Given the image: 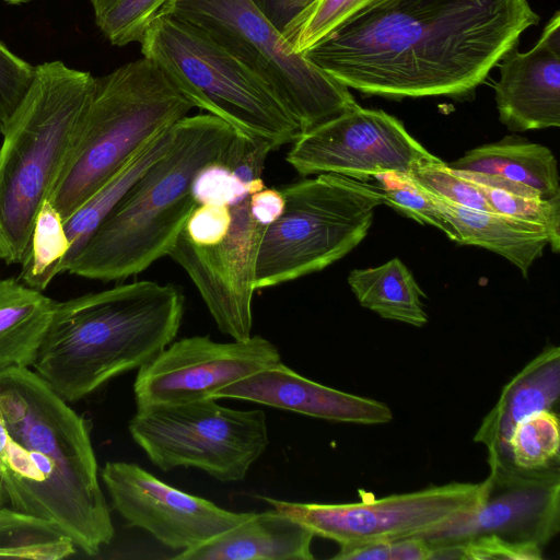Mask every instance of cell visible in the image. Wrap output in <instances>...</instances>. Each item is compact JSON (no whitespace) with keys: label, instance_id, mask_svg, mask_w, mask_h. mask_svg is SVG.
<instances>
[{"label":"cell","instance_id":"6da1fadb","mask_svg":"<svg viewBox=\"0 0 560 560\" xmlns=\"http://www.w3.org/2000/svg\"><path fill=\"white\" fill-rule=\"evenodd\" d=\"M538 21L527 0H373L302 55L362 93L465 97Z\"/></svg>","mask_w":560,"mask_h":560},{"label":"cell","instance_id":"7a4b0ae2","mask_svg":"<svg viewBox=\"0 0 560 560\" xmlns=\"http://www.w3.org/2000/svg\"><path fill=\"white\" fill-rule=\"evenodd\" d=\"M9 432L0 505L46 518L95 556L115 534L89 421L28 368L0 373Z\"/></svg>","mask_w":560,"mask_h":560},{"label":"cell","instance_id":"3957f363","mask_svg":"<svg viewBox=\"0 0 560 560\" xmlns=\"http://www.w3.org/2000/svg\"><path fill=\"white\" fill-rule=\"evenodd\" d=\"M184 295L137 281L56 302L35 372L68 404L141 368L177 336Z\"/></svg>","mask_w":560,"mask_h":560},{"label":"cell","instance_id":"277c9868","mask_svg":"<svg viewBox=\"0 0 560 560\" xmlns=\"http://www.w3.org/2000/svg\"><path fill=\"white\" fill-rule=\"evenodd\" d=\"M235 132L210 114L178 120L167 151L131 185L65 272L117 281L167 256L197 206L194 176L203 165L221 161Z\"/></svg>","mask_w":560,"mask_h":560},{"label":"cell","instance_id":"5b68a950","mask_svg":"<svg viewBox=\"0 0 560 560\" xmlns=\"http://www.w3.org/2000/svg\"><path fill=\"white\" fill-rule=\"evenodd\" d=\"M94 77L48 61L11 118L0 148V259L22 264L38 211L74 142Z\"/></svg>","mask_w":560,"mask_h":560},{"label":"cell","instance_id":"8992f818","mask_svg":"<svg viewBox=\"0 0 560 560\" xmlns=\"http://www.w3.org/2000/svg\"><path fill=\"white\" fill-rule=\"evenodd\" d=\"M194 107L144 57L94 78L74 142L48 197L62 221Z\"/></svg>","mask_w":560,"mask_h":560},{"label":"cell","instance_id":"52a82bcc","mask_svg":"<svg viewBox=\"0 0 560 560\" xmlns=\"http://www.w3.org/2000/svg\"><path fill=\"white\" fill-rule=\"evenodd\" d=\"M153 61L192 103L237 132L275 149L302 133L299 119L272 88L198 28L160 13L140 42Z\"/></svg>","mask_w":560,"mask_h":560},{"label":"cell","instance_id":"ba28073f","mask_svg":"<svg viewBox=\"0 0 560 560\" xmlns=\"http://www.w3.org/2000/svg\"><path fill=\"white\" fill-rule=\"evenodd\" d=\"M281 215L262 235L255 289L320 271L366 236L374 210L386 205L380 186L336 174H318L283 186Z\"/></svg>","mask_w":560,"mask_h":560},{"label":"cell","instance_id":"9c48e42d","mask_svg":"<svg viewBox=\"0 0 560 560\" xmlns=\"http://www.w3.org/2000/svg\"><path fill=\"white\" fill-rule=\"evenodd\" d=\"M161 13L198 28L255 71L303 132L359 105L348 86L294 52L253 0H170Z\"/></svg>","mask_w":560,"mask_h":560},{"label":"cell","instance_id":"30bf717a","mask_svg":"<svg viewBox=\"0 0 560 560\" xmlns=\"http://www.w3.org/2000/svg\"><path fill=\"white\" fill-rule=\"evenodd\" d=\"M215 400L137 407L130 435L164 471L194 467L222 482L242 481L269 444L267 418Z\"/></svg>","mask_w":560,"mask_h":560},{"label":"cell","instance_id":"8fae6325","mask_svg":"<svg viewBox=\"0 0 560 560\" xmlns=\"http://www.w3.org/2000/svg\"><path fill=\"white\" fill-rule=\"evenodd\" d=\"M478 503L418 535L430 549L482 536L544 549L560 529V468L522 469L490 463Z\"/></svg>","mask_w":560,"mask_h":560},{"label":"cell","instance_id":"7c38bea8","mask_svg":"<svg viewBox=\"0 0 560 560\" xmlns=\"http://www.w3.org/2000/svg\"><path fill=\"white\" fill-rule=\"evenodd\" d=\"M285 156L302 176L336 174L359 180L384 174L410 175L441 159L381 109L360 105L303 132Z\"/></svg>","mask_w":560,"mask_h":560},{"label":"cell","instance_id":"4fadbf2b","mask_svg":"<svg viewBox=\"0 0 560 560\" xmlns=\"http://www.w3.org/2000/svg\"><path fill=\"white\" fill-rule=\"evenodd\" d=\"M480 492L481 482H450L358 503L262 500L307 526L315 536L348 546L418 535L471 510Z\"/></svg>","mask_w":560,"mask_h":560},{"label":"cell","instance_id":"5bb4252c","mask_svg":"<svg viewBox=\"0 0 560 560\" xmlns=\"http://www.w3.org/2000/svg\"><path fill=\"white\" fill-rule=\"evenodd\" d=\"M280 359L278 348L258 335L232 342H217L209 336L183 338L138 369L136 404L145 407L213 398L219 389Z\"/></svg>","mask_w":560,"mask_h":560},{"label":"cell","instance_id":"9a60e30c","mask_svg":"<svg viewBox=\"0 0 560 560\" xmlns=\"http://www.w3.org/2000/svg\"><path fill=\"white\" fill-rule=\"evenodd\" d=\"M230 209L231 226L220 243L195 245L182 230L167 256L187 272L220 331L246 340L252 336L256 262L267 226L252 215L249 196Z\"/></svg>","mask_w":560,"mask_h":560},{"label":"cell","instance_id":"2e32d148","mask_svg":"<svg viewBox=\"0 0 560 560\" xmlns=\"http://www.w3.org/2000/svg\"><path fill=\"white\" fill-rule=\"evenodd\" d=\"M101 477L114 510L128 526L148 532L173 550L196 548L252 514L184 492L133 463L107 462Z\"/></svg>","mask_w":560,"mask_h":560},{"label":"cell","instance_id":"e0dca14e","mask_svg":"<svg viewBox=\"0 0 560 560\" xmlns=\"http://www.w3.org/2000/svg\"><path fill=\"white\" fill-rule=\"evenodd\" d=\"M495 102L499 118L510 130L560 126V13L546 24L536 46L520 52L517 45L501 59Z\"/></svg>","mask_w":560,"mask_h":560},{"label":"cell","instance_id":"ac0fdd59","mask_svg":"<svg viewBox=\"0 0 560 560\" xmlns=\"http://www.w3.org/2000/svg\"><path fill=\"white\" fill-rule=\"evenodd\" d=\"M213 398L248 400L336 422L381 424L393 419L386 404L316 383L281 361L219 389Z\"/></svg>","mask_w":560,"mask_h":560},{"label":"cell","instance_id":"d6986e66","mask_svg":"<svg viewBox=\"0 0 560 560\" xmlns=\"http://www.w3.org/2000/svg\"><path fill=\"white\" fill-rule=\"evenodd\" d=\"M559 396L560 348L550 346L505 384L475 433L474 441L487 448L488 464H513L508 443L515 425L534 413L552 410Z\"/></svg>","mask_w":560,"mask_h":560},{"label":"cell","instance_id":"ffe728a7","mask_svg":"<svg viewBox=\"0 0 560 560\" xmlns=\"http://www.w3.org/2000/svg\"><path fill=\"white\" fill-rule=\"evenodd\" d=\"M314 533L275 508L255 513L207 542L183 550L178 560H312Z\"/></svg>","mask_w":560,"mask_h":560},{"label":"cell","instance_id":"44dd1931","mask_svg":"<svg viewBox=\"0 0 560 560\" xmlns=\"http://www.w3.org/2000/svg\"><path fill=\"white\" fill-rule=\"evenodd\" d=\"M415 186L456 228L460 236L459 244L481 246L503 256L524 277H527L533 262L542 255L548 245L546 232L537 225L495 212L460 207Z\"/></svg>","mask_w":560,"mask_h":560},{"label":"cell","instance_id":"7402d4cb","mask_svg":"<svg viewBox=\"0 0 560 560\" xmlns=\"http://www.w3.org/2000/svg\"><path fill=\"white\" fill-rule=\"evenodd\" d=\"M56 301L14 278H0V373L33 366Z\"/></svg>","mask_w":560,"mask_h":560},{"label":"cell","instance_id":"603a6c76","mask_svg":"<svg viewBox=\"0 0 560 560\" xmlns=\"http://www.w3.org/2000/svg\"><path fill=\"white\" fill-rule=\"evenodd\" d=\"M451 170L497 175L537 190L542 199L560 196L559 173L553 153L529 142H499L475 148L453 162Z\"/></svg>","mask_w":560,"mask_h":560},{"label":"cell","instance_id":"cb8c5ba5","mask_svg":"<svg viewBox=\"0 0 560 560\" xmlns=\"http://www.w3.org/2000/svg\"><path fill=\"white\" fill-rule=\"evenodd\" d=\"M348 283L360 305L381 317L416 327L427 324L421 298L425 296L399 258L372 268L353 269Z\"/></svg>","mask_w":560,"mask_h":560},{"label":"cell","instance_id":"d4e9b609","mask_svg":"<svg viewBox=\"0 0 560 560\" xmlns=\"http://www.w3.org/2000/svg\"><path fill=\"white\" fill-rule=\"evenodd\" d=\"M174 127L175 124L154 137L109 182L63 222L70 248L58 266V275L65 272L66 267L77 257L103 219L131 185L167 151L174 138Z\"/></svg>","mask_w":560,"mask_h":560},{"label":"cell","instance_id":"484cf974","mask_svg":"<svg viewBox=\"0 0 560 560\" xmlns=\"http://www.w3.org/2000/svg\"><path fill=\"white\" fill-rule=\"evenodd\" d=\"M75 549L52 522L0 505V557L58 560L73 555Z\"/></svg>","mask_w":560,"mask_h":560},{"label":"cell","instance_id":"4316f807","mask_svg":"<svg viewBox=\"0 0 560 560\" xmlns=\"http://www.w3.org/2000/svg\"><path fill=\"white\" fill-rule=\"evenodd\" d=\"M69 248L63 221L47 199L38 211L19 280L43 292L58 275V266Z\"/></svg>","mask_w":560,"mask_h":560},{"label":"cell","instance_id":"83f0119b","mask_svg":"<svg viewBox=\"0 0 560 560\" xmlns=\"http://www.w3.org/2000/svg\"><path fill=\"white\" fill-rule=\"evenodd\" d=\"M512 463L522 469L559 465V419L553 410L534 413L518 422L509 439Z\"/></svg>","mask_w":560,"mask_h":560},{"label":"cell","instance_id":"f1b7e54d","mask_svg":"<svg viewBox=\"0 0 560 560\" xmlns=\"http://www.w3.org/2000/svg\"><path fill=\"white\" fill-rule=\"evenodd\" d=\"M95 23L116 46L141 42L170 0H90Z\"/></svg>","mask_w":560,"mask_h":560},{"label":"cell","instance_id":"f546056e","mask_svg":"<svg viewBox=\"0 0 560 560\" xmlns=\"http://www.w3.org/2000/svg\"><path fill=\"white\" fill-rule=\"evenodd\" d=\"M373 0H313L281 32L288 46L303 54Z\"/></svg>","mask_w":560,"mask_h":560},{"label":"cell","instance_id":"4dcf8cb0","mask_svg":"<svg viewBox=\"0 0 560 560\" xmlns=\"http://www.w3.org/2000/svg\"><path fill=\"white\" fill-rule=\"evenodd\" d=\"M477 187L495 213L541 228L548 236V245L552 252H559L560 196L552 199L530 198L482 185Z\"/></svg>","mask_w":560,"mask_h":560},{"label":"cell","instance_id":"1f68e13d","mask_svg":"<svg viewBox=\"0 0 560 560\" xmlns=\"http://www.w3.org/2000/svg\"><path fill=\"white\" fill-rule=\"evenodd\" d=\"M386 205L395 208L405 215L421 224H430L448 238L459 244L460 236L456 228L434 207V205L418 189L406 175L384 174L376 176Z\"/></svg>","mask_w":560,"mask_h":560},{"label":"cell","instance_id":"d6a6232c","mask_svg":"<svg viewBox=\"0 0 560 560\" xmlns=\"http://www.w3.org/2000/svg\"><path fill=\"white\" fill-rule=\"evenodd\" d=\"M406 176L421 189L441 199L468 209L494 212L477 185L456 175L443 161L422 166Z\"/></svg>","mask_w":560,"mask_h":560},{"label":"cell","instance_id":"836d02e7","mask_svg":"<svg viewBox=\"0 0 560 560\" xmlns=\"http://www.w3.org/2000/svg\"><path fill=\"white\" fill-rule=\"evenodd\" d=\"M198 205L232 207L250 196L248 187L224 164L213 162L198 170L191 183Z\"/></svg>","mask_w":560,"mask_h":560},{"label":"cell","instance_id":"e575fe53","mask_svg":"<svg viewBox=\"0 0 560 560\" xmlns=\"http://www.w3.org/2000/svg\"><path fill=\"white\" fill-rule=\"evenodd\" d=\"M273 150L275 147L267 140L236 131L220 162L228 166L253 195L265 188L261 174L266 159Z\"/></svg>","mask_w":560,"mask_h":560},{"label":"cell","instance_id":"d590c367","mask_svg":"<svg viewBox=\"0 0 560 560\" xmlns=\"http://www.w3.org/2000/svg\"><path fill=\"white\" fill-rule=\"evenodd\" d=\"M35 67L0 42V133L3 135L34 80Z\"/></svg>","mask_w":560,"mask_h":560},{"label":"cell","instance_id":"8d00e7d4","mask_svg":"<svg viewBox=\"0 0 560 560\" xmlns=\"http://www.w3.org/2000/svg\"><path fill=\"white\" fill-rule=\"evenodd\" d=\"M231 221L230 207L198 205L188 217L183 230L192 244L211 246L224 238Z\"/></svg>","mask_w":560,"mask_h":560},{"label":"cell","instance_id":"74e56055","mask_svg":"<svg viewBox=\"0 0 560 560\" xmlns=\"http://www.w3.org/2000/svg\"><path fill=\"white\" fill-rule=\"evenodd\" d=\"M464 560H540L537 546L514 544L495 536H482L464 545Z\"/></svg>","mask_w":560,"mask_h":560},{"label":"cell","instance_id":"f35d334b","mask_svg":"<svg viewBox=\"0 0 560 560\" xmlns=\"http://www.w3.org/2000/svg\"><path fill=\"white\" fill-rule=\"evenodd\" d=\"M284 209V198L280 189L264 188L249 196V210L254 219L268 226Z\"/></svg>","mask_w":560,"mask_h":560},{"label":"cell","instance_id":"ab89813d","mask_svg":"<svg viewBox=\"0 0 560 560\" xmlns=\"http://www.w3.org/2000/svg\"><path fill=\"white\" fill-rule=\"evenodd\" d=\"M280 32L313 0H253Z\"/></svg>","mask_w":560,"mask_h":560},{"label":"cell","instance_id":"60d3db41","mask_svg":"<svg viewBox=\"0 0 560 560\" xmlns=\"http://www.w3.org/2000/svg\"><path fill=\"white\" fill-rule=\"evenodd\" d=\"M456 175L476 184L482 185L486 187H490L493 189L503 190L505 192H510L513 195H518L523 197L530 198H541L539 192L529 186H526L522 183L514 182L511 179H506L497 175H487L481 173L466 172V171H455L452 170Z\"/></svg>","mask_w":560,"mask_h":560},{"label":"cell","instance_id":"b9f144b4","mask_svg":"<svg viewBox=\"0 0 560 560\" xmlns=\"http://www.w3.org/2000/svg\"><path fill=\"white\" fill-rule=\"evenodd\" d=\"M9 432L5 418L0 407V477L5 470L8 457Z\"/></svg>","mask_w":560,"mask_h":560},{"label":"cell","instance_id":"7bdbcfd3","mask_svg":"<svg viewBox=\"0 0 560 560\" xmlns=\"http://www.w3.org/2000/svg\"><path fill=\"white\" fill-rule=\"evenodd\" d=\"M10 4H20V3H25V2H30L32 0H3Z\"/></svg>","mask_w":560,"mask_h":560}]
</instances>
